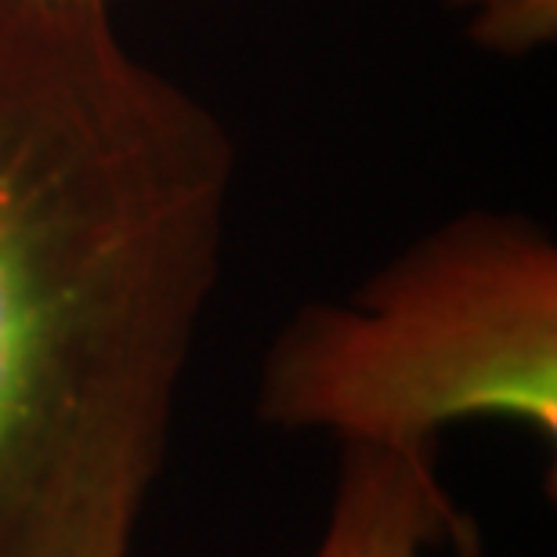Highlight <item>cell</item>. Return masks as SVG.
I'll return each mask as SVG.
<instances>
[{
  "label": "cell",
  "instance_id": "3",
  "mask_svg": "<svg viewBox=\"0 0 557 557\" xmlns=\"http://www.w3.org/2000/svg\"><path fill=\"white\" fill-rule=\"evenodd\" d=\"M474 529L438 474V445L341 442L337 482L311 557H428L474 547Z\"/></svg>",
  "mask_w": 557,
  "mask_h": 557
},
{
  "label": "cell",
  "instance_id": "2",
  "mask_svg": "<svg viewBox=\"0 0 557 557\" xmlns=\"http://www.w3.org/2000/svg\"><path fill=\"white\" fill-rule=\"evenodd\" d=\"M258 417L341 442L438 445L460 420L557 438V243L471 210L420 236L348 300L308 305L269 348Z\"/></svg>",
  "mask_w": 557,
  "mask_h": 557
},
{
  "label": "cell",
  "instance_id": "1",
  "mask_svg": "<svg viewBox=\"0 0 557 557\" xmlns=\"http://www.w3.org/2000/svg\"><path fill=\"white\" fill-rule=\"evenodd\" d=\"M236 149L109 0H0V557H131Z\"/></svg>",
  "mask_w": 557,
  "mask_h": 557
},
{
  "label": "cell",
  "instance_id": "4",
  "mask_svg": "<svg viewBox=\"0 0 557 557\" xmlns=\"http://www.w3.org/2000/svg\"><path fill=\"white\" fill-rule=\"evenodd\" d=\"M471 37L496 54H529L557 33V0H471Z\"/></svg>",
  "mask_w": 557,
  "mask_h": 557
}]
</instances>
